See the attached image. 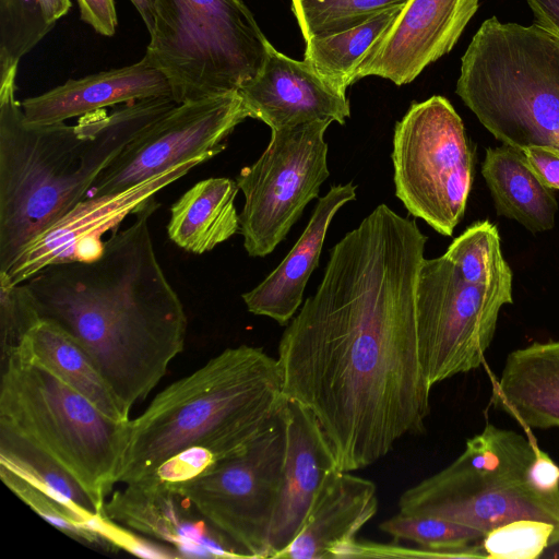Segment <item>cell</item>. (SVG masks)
Masks as SVG:
<instances>
[{"instance_id": "cell-4", "label": "cell", "mask_w": 559, "mask_h": 559, "mask_svg": "<svg viewBox=\"0 0 559 559\" xmlns=\"http://www.w3.org/2000/svg\"><path fill=\"white\" fill-rule=\"evenodd\" d=\"M286 402L276 358L249 345L226 348L129 420L117 483L145 479L189 449L216 462L237 455L273 425Z\"/></svg>"}, {"instance_id": "cell-10", "label": "cell", "mask_w": 559, "mask_h": 559, "mask_svg": "<svg viewBox=\"0 0 559 559\" xmlns=\"http://www.w3.org/2000/svg\"><path fill=\"white\" fill-rule=\"evenodd\" d=\"M512 284L513 275L471 284L444 254L423 261L416 326L421 367L431 386L483 364L500 310L513 302Z\"/></svg>"}, {"instance_id": "cell-1", "label": "cell", "mask_w": 559, "mask_h": 559, "mask_svg": "<svg viewBox=\"0 0 559 559\" xmlns=\"http://www.w3.org/2000/svg\"><path fill=\"white\" fill-rule=\"evenodd\" d=\"M417 224L378 205L330 251L322 280L281 336L287 400L320 424L340 471L367 467L425 430L429 384L419 358Z\"/></svg>"}, {"instance_id": "cell-31", "label": "cell", "mask_w": 559, "mask_h": 559, "mask_svg": "<svg viewBox=\"0 0 559 559\" xmlns=\"http://www.w3.org/2000/svg\"><path fill=\"white\" fill-rule=\"evenodd\" d=\"M37 0H0V76L17 71L29 52L52 28Z\"/></svg>"}, {"instance_id": "cell-7", "label": "cell", "mask_w": 559, "mask_h": 559, "mask_svg": "<svg viewBox=\"0 0 559 559\" xmlns=\"http://www.w3.org/2000/svg\"><path fill=\"white\" fill-rule=\"evenodd\" d=\"M0 426L52 456L104 513L129 420L110 418L44 366L10 353L1 358Z\"/></svg>"}, {"instance_id": "cell-29", "label": "cell", "mask_w": 559, "mask_h": 559, "mask_svg": "<svg viewBox=\"0 0 559 559\" xmlns=\"http://www.w3.org/2000/svg\"><path fill=\"white\" fill-rule=\"evenodd\" d=\"M444 255L462 277L474 285L513 275L502 255L498 228L489 221H478L468 226L451 242Z\"/></svg>"}, {"instance_id": "cell-13", "label": "cell", "mask_w": 559, "mask_h": 559, "mask_svg": "<svg viewBox=\"0 0 559 559\" xmlns=\"http://www.w3.org/2000/svg\"><path fill=\"white\" fill-rule=\"evenodd\" d=\"M249 112L238 92L178 104L136 135L98 175L90 197L129 189L176 165L212 158Z\"/></svg>"}, {"instance_id": "cell-12", "label": "cell", "mask_w": 559, "mask_h": 559, "mask_svg": "<svg viewBox=\"0 0 559 559\" xmlns=\"http://www.w3.org/2000/svg\"><path fill=\"white\" fill-rule=\"evenodd\" d=\"M329 121L271 130L261 156L236 178L245 204L239 214L243 247L253 258L270 254L284 240L328 179Z\"/></svg>"}, {"instance_id": "cell-27", "label": "cell", "mask_w": 559, "mask_h": 559, "mask_svg": "<svg viewBox=\"0 0 559 559\" xmlns=\"http://www.w3.org/2000/svg\"><path fill=\"white\" fill-rule=\"evenodd\" d=\"M0 466L90 516H105L83 486L52 456L1 426Z\"/></svg>"}, {"instance_id": "cell-21", "label": "cell", "mask_w": 559, "mask_h": 559, "mask_svg": "<svg viewBox=\"0 0 559 559\" xmlns=\"http://www.w3.org/2000/svg\"><path fill=\"white\" fill-rule=\"evenodd\" d=\"M356 199L353 182L332 186L284 260L250 292L242 295L249 312L286 326L302 305L308 280L318 266L328 228L338 210Z\"/></svg>"}, {"instance_id": "cell-14", "label": "cell", "mask_w": 559, "mask_h": 559, "mask_svg": "<svg viewBox=\"0 0 559 559\" xmlns=\"http://www.w3.org/2000/svg\"><path fill=\"white\" fill-rule=\"evenodd\" d=\"M198 157L176 165L120 192L88 197L37 236L5 273L10 284H21L43 267L59 262L92 261L104 250L103 235L135 214L164 188L195 166L207 162Z\"/></svg>"}, {"instance_id": "cell-22", "label": "cell", "mask_w": 559, "mask_h": 559, "mask_svg": "<svg viewBox=\"0 0 559 559\" xmlns=\"http://www.w3.org/2000/svg\"><path fill=\"white\" fill-rule=\"evenodd\" d=\"M491 403L526 429L559 427V341L511 352Z\"/></svg>"}, {"instance_id": "cell-38", "label": "cell", "mask_w": 559, "mask_h": 559, "mask_svg": "<svg viewBox=\"0 0 559 559\" xmlns=\"http://www.w3.org/2000/svg\"><path fill=\"white\" fill-rule=\"evenodd\" d=\"M140 16L142 17L148 34L152 33L155 24V4L154 0H130Z\"/></svg>"}, {"instance_id": "cell-26", "label": "cell", "mask_w": 559, "mask_h": 559, "mask_svg": "<svg viewBox=\"0 0 559 559\" xmlns=\"http://www.w3.org/2000/svg\"><path fill=\"white\" fill-rule=\"evenodd\" d=\"M403 5L384 10L342 33L306 40L304 60L336 88L346 92L355 83L357 67L380 36L394 22Z\"/></svg>"}, {"instance_id": "cell-28", "label": "cell", "mask_w": 559, "mask_h": 559, "mask_svg": "<svg viewBox=\"0 0 559 559\" xmlns=\"http://www.w3.org/2000/svg\"><path fill=\"white\" fill-rule=\"evenodd\" d=\"M379 527L395 539L437 551L441 558H487L481 545L485 533L452 521L399 512Z\"/></svg>"}, {"instance_id": "cell-25", "label": "cell", "mask_w": 559, "mask_h": 559, "mask_svg": "<svg viewBox=\"0 0 559 559\" xmlns=\"http://www.w3.org/2000/svg\"><path fill=\"white\" fill-rule=\"evenodd\" d=\"M236 180L212 177L197 182L170 207L168 237L185 251L202 254L240 230Z\"/></svg>"}, {"instance_id": "cell-20", "label": "cell", "mask_w": 559, "mask_h": 559, "mask_svg": "<svg viewBox=\"0 0 559 559\" xmlns=\"http://www.w3.org/2000/svg\"><path fill=\"white\" fill-rule=\"evenodd\" d=\"M377 511L376 485L335 469L316 495L297 535L274 558L334 559Z\"/></svg>"}, {"instance_id": "cell-3", "label": "cell", "mask_w": 559, "mask_h": 559, "mask_svg": "<svg viewBox=\"0 0 559 559\" xmlns=\"http://www.w3.org/2000/svg\"><path fill=\"white\" fill-rule=\"evenodd\" d=\"M17 71L0 76V273L83 201L98 175L178 103L145 98L82 116L76 124H29L15 98Z\"/></svg>"}, {"instance_id": "cell-35", "label": "cell", "mask_w": 559, "mask_h": 559, "mask_svg": "<svg viewBox=\"0 0 559 559\" xmlns=\"http://www.w3.org/2000/svg\"><path fill=\"white\" fill-rule=\"evenodd\" d=\"M80 17L95 32L104 36H112L117 27V13L114 0H76Z\"/></svg>"}, {"instance_id": "cell-33", "label": "cell", "mask_w": 559, "mask_h": 559, "mask_svg": "<svg viewBox=\"0 0 559 559\" xmlns=\"http://www.w3.org/2000/svg\"><path fill=\"white\" fill-rule=\"evenodd\" d=\"M40 320L36 301L26 284H10L0 276L1 357L16 348Z\"/></svg>"}, {"instance_id": "cell-32", "label": "cell", "mask_w": 559, "mask_h": 559, "mask_svg": "<svg viewBox=\"0 0 559 559\" xmlns=\"http://www.w3.org/2000/svg\"><path fill=\"white\" fill-rule=\"evenodd\" d=\"M481 545L489 559H536L557 545L556 530L545 521L514 520L486 533Z\"/></svg>"}, {"instance_id": "cell-34", "label": "cell", "mask_w": 559, "mask_h": 559, "mask_svg": "<svg viewBox=\"0 0 559 559\" xmlns=\"http://www.w3.org/2000/svg\"><path fill=\"white\" fill-rule=\"evenodd\" d=\"M521 151L540 182L554 191L559 190V152L539 145L527 146Z\"/></svg>"}, {"instance_id": "cell-17", "label": "cell", "mask_w": 559, "mask_h": 559, "mask_svg": "<svg viewBox=\"0 0 559 559\" xmlns=\"http://www.w3.org/2000/svg\"><path fill=\"white\" fill-rule=\"evenodd\" d=\"M104 515L170 544L182 556L243 558L185 498L153 477L124 484L105 501Z\"/></svg>"}, {"instance_id": "cell-23", "label": "cell", "mask_w": 559, "mask_h": 559, "mask_svg": "<svg viewBox=\"0 0 559 559\" xmlns=\"http://www.w3.org/2000/svg\"><path fill=\"white\" fill-rule=\"evenodd\" d=\"M481 175L497 215L518 222L533 234L554 228L558 212L555 192L540 182L521 150L507 144L488 147Z\"/></svg>"}, {"instance_id": "cell-2", "label": "cell", "mask_w": 559, "mask_h": 559, "mask_svg": "<svg viewBox=\"0 0 559 559\" xmlns=\"http://www.w3.org/2000/svg\"><path fill=\"white\" fill-rule=\"evenodd\" d=\"M155 198L92 261L49 264L24 283L41 318L72 334L129 415L185 347L187 316L157 260L150 218Z\"/></svg>"}, {"instance_id": "cell-15", "label": "cell", "mask_w": 559, "mask_h": 559, "mask_svg": "<svg viewBox=\"0 0 559 559\" xmlns=\"http://www.w3.org/2000/svg\"><path fill=\"white\" fill-rule=\"evenodd\" d=\"M479 0H408L356 69L355 82L377 75L403 85L448 53Z\"/></svg>"}, {"instance_id": "cell-11", "label": "cell", "mask_w": 559, "mask_h": 559, "mask_svg": "<svg viewBox=\"0 0 559 559\" xmlns=\"http://www.w3.org/2000/svg\"><path fill=\"white\" fill-rule=\"evenodd\" d=\"M286 442L284 407L243 452L217 461L186 481L166 484L245 558H270Z\"/></svg>"}, {"instance_id": "cell-24", "label": "cell", "mask_w": 559, "mask_h": 559, "mask_svg": "<svg viewBox=\"0 0 559 559\" xmlns=\"http://www.w3.org/2000/svg\"><path fill=\"white\" fill-rule=\"evenodd\" d=\"M10 353L44 366L110 418L130 420L87 350L58 323L41 318Z\"/></svg>"}, {"instance_id": "cell-36", "label": "cell", "mask_w": 559, "mask_h": 559, "mask_svg": "<svg viewBox=\"0 0 559 559\" xmlns=\"http://www.w3.org/2000/svg\"><path fill=\"white\" fill-rule=\"evenodd\" d=\"M538 24L559 36V0H526Z\"/></svg>"}, {"instance_id": "cell-30", "label": "cell", "mask_w": 559, "mask_h": 559, "mask_svg": "<svg viewBox=\"0 0 559 559\" xmlns=\"http://www.w3.org/2000/svg\"><path fill=\"white\" fill-rule=\"evenodd\" d=\"M305 41L356 27L408 0H290Z\"/></svg>"}, {"instance_id": "cell-9", "label": "cell", "mask_w": 559, "mask_h": 559, "mask_svg": "<svg viewBox=\"0 0 559 559\" xmlns=\"http://www.w3.org/2000/svg\"><path fill=\"white\" fill-rule=\"evenodd\" d=\"M392 162L395 195L408 213L452 236L472 189L474 151L445 97L412 104L395 124Z\"/></svg>"}, {"instance_id": "cell-37", "label": "cell", "mask_w": 559, "mask_h": 559, "mask_svg": "<svg viewBox=\"0 0 559 559\" xmlns=\"http://www.w3.org/2000/svg\"><path fill=\"white\" fill-rule=\"evenodd\" d=\"M37 2L46 22L51 25L64 16L72 5L70 0H37Z\"/></svg>"}, {"instance_id": "cell-8", "label": "cell", "mask_w": 559, "mask_h": 559, "mask_svg": "<svg viewBox=\"0 0 559 559\" xmlns=\"http://www.w3.org/2000/svg\"><path fill=\"white\" fill-rule=\"evenodd\" d=\"M143 56L182 104L238 92L266 58L270 41L242 0H154Z\"/></svg>"}, {"instance_id": "cell-6", "label": "cell", "mask_w": 559, "mask_h": 559, "mask_svg": "<svg viewBox=\"0 0 559 559\" xmlns=\"http://www.w3.org/2000/svg\"><path fill=\"white\" fill-rule=\"evenodd\" d=\"M455 92L502 144L559 152V36L545 26L485 20Z\"/></svg>"}, {"instance_id": "cell-19", "label": "cell", "mask_w": 559, "mask_h": 559, "mask_svg": "<svg viewBox=\"0 0 559 559\" xmlns=\"http://www.w3.org/2000/svg\"><path fill=\"white\" fill-rule=\"evenodd\" d=\"M171 96L166 75L144 57L130 66L102 71L62 85L21 103L29 124H51L82 117L118 104Z\"/></svg>"}, {"instance_id": "cell-18", "label": "cell", "mask_w": 559, "mask_h": 559, "mask_svg": "<svg viewBox=\"0 0 559 559\" xmlns=\"http://www.w3.org/2000/svg\"><path fill=\"white\" fill-rule=\"evenodd\" d=\"M285 417L286 453L270 534V558L294 539L325 478L337 469L331 445L314 415L304 405L287 400Z\"/></svg>"}, {"instance_id": "cell-16", "label": "cell", "mask_w": 559, "mask_h": 559, "mask_svg": "<svg viewBox=\"0 0 559 559\" xmlns=\"http://www.w3.org/2000/svg\"><path fill=\"white\" fill-rule=\"evenodd\" d=\"M238 93L250 118L271 130L312 121L344 124L350 115L346 92L326 82L305 60L292 59L271 44L263 67Z\"/></svg>"}, {"instance_id": "cell-5", "label": "cell", "mask_w": 559, "mask_h": 559, "mask_svg": "<svg viewBox=\"0 0 559 559\" xmlns=\"http://www.w3.org/2000/svg\"><path fill=\"white\" fill-rule=\"evenodd\" d=\"M400 512L435 516L485 534L520 519L555 526L559 544V465L531 433L487 424L450 465L405 490Z\"/></svg>"}]
</instances>
